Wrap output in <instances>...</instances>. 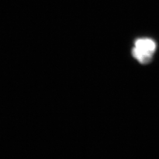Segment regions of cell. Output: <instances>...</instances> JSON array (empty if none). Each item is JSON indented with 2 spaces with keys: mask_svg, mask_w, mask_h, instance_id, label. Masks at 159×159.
Instances as JSON below:
<instances>
[{
  "mask_svg": "<svg viewBox=\"0 0 159 159\" xmlns=\"http://www.w3.org/2000/svg\"><path fill=\"white\" fill-rule=\"evenodd\" d=\"M157 49L155 41L149 38L137 39L133 48L132 54L139 62L145 64L151 61Z\"/></svg>",
  "mask_w": 159,
  "mask_h": 159,
  "instance_id": "6da1fadb",
  "label": "cell"
}]
</instances>
